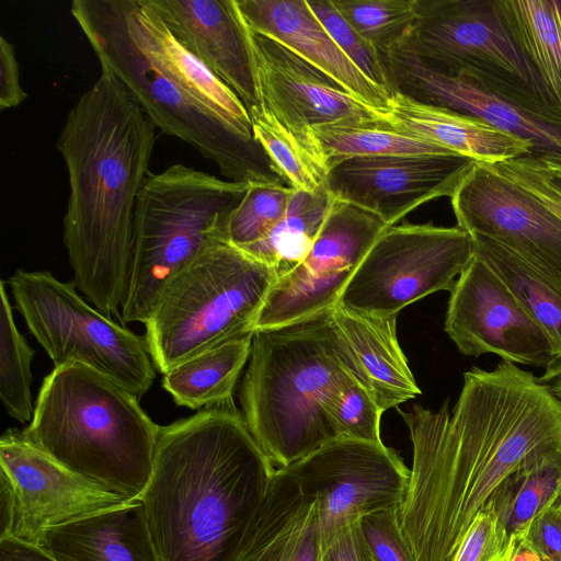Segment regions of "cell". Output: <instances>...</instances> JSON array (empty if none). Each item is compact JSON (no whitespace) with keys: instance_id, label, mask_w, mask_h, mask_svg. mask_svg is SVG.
<instances>
[{"instance_id":"ffe728a7","label":"cell","mask_w":561,"mask_h":561,"mask_svg":"<svg viewBox=\"0 0 561 561\" xmlns=\"http://www.w3.org/2000/svg\"><path fill=\"white\" fill-rule=\"evenodd\" d=\"M172 36L241 100L259 106L248 30L236 0H148Z\"/></svg>"},{"instance_id":"1f68e13d","label":"cell","mask_w":561,"mask_h":561,"mask_svg":"<svg viewBox=\"0 0 561 561\" xmlns=\"http://www.w3.org/2000/svg\"><path fill=\"white\" fill-rule=\"evenodd\" d=\"M561 485V455L527 461L494 489L491 508L508 535L520 537L531 519L556 497Z\"/></svg>"},{"instance_id":"e575fe53","label":"cell","mask_w":561,"mask_h":561,"mask_svg":"<svg viewBox=\"0 0 561 561\" xmlns=\"http://www.w3.org/2000/svg\"><path fill=\"white\" fill-rule=\"evenodd\" d=\"M351 26L379 54L409 36L416 0H332Z\"/></svg>"},{"instance_id":"f35d334b","label":"cell","mask_w":561,"mask_h":561,"mask_svg":"<svg viewBox=\"0 0 561 561\" xmlns=\"http://www.w3.org/2000/svg\"><path fill=\"white\" fill-rule=\"evenodd\" d=\"M493 165L561 219V161L525 156Z\"/></svg>"},{"instance_id":"52a82bcc","label":"cell","mask_w":561,"mask_h":561,"mask_svg":"<svg viewBox=\"0 0 561 561\" xmlns=\"http://www.w3.org/2000/svg\"><path fill=\"white\" fill-rule=\"evenodd\" d=\"M249 184L175 163L149 173L139 192L129 278L119 321L145 323L165 285L213 242Z\"/></svg>"},{"instance_id":"3957f363","label":"cell","mask_w":561,"mask_h":561,"mask_svg":"<svg viewBox=\"0 0 561 561\" xmlns=\"http://www.w3.org/2000/svg\"><path fill=\"white\" fill-rule=\"evenodd\" d=\"M276 470L232 398L160 426L140 501L161 561H237Z\"/></svg>"},{"instance_id":"d4e9b609","label":"cell","mask_w":561,"mask_h":561,"mask_svg":"<svg viewBox=\"0 0 561 561\" xmlns=\"http://www.w3.org/2000/svg\"><path fill=\"white\" fill-rule=\"evenodd\" d=\"M379 117L389 127L479 162L499 163L533 154V145L488 123L392 93Z\"/></svg>"},{"instance_id":"bcb514c9","label":"cell","mask_w":561,"mask_h":561,"mask_svg":"<svg viewBox=\"0 0 561 561\" xmlns=\"http://www.w3.org/2000/svg\"><path fill=\"white\" fill-rule=\"evenodd\" d=\"M13 508L12 488L7 477L0 473V539L11 535Z\"/></svg>"},{"instance_id":"ac0fdd59","label":"cell","mask_w":561,"mask_h":561,"mask_svg":"<svg viewBox=\"0 0 561 561\" xmlns=\"http://www.w3.org/2000/svg\"><path fill=\"white\" fill-rule=\"evenodd\" d=\"M474 162L458 153L348 158L329 168L327 188L390 227L425 203L450 198Z\"/></svg>"},{"instance_id":"ba28073f","label":"cell","mask_w":561,"mask_h":561,"mask_svg":"<svg viewBox=\"0 0 561 561\" xmlns=\"http://www.w3.org/2000/svg\"><path fill=\"white\" fill-rule=\"evenodd\" d=\"M273 267L225 239L213 242L162 289L144 323L162 375L205 351L254 333Z\"/></svg>"},{"instance_id":"c3c4849f","label":"cell","mask_w":561,"mask_h":561,"mask_svg":"<svg viewBox=\"0 0 561 561\" xmlns=\"http://www.w3.org/2000/svg\"><path fill=\"white\" fill-rule=\"evenodd\" d=\"M514 541L515 548L511 561H542L522 537H514Z\"/></svg>"},{"instance_id":"f907efd6","label":"cell","mask_w":561,"mask_h":561,"mask_svg":"<svg viewBox=\"0 0 561 561\" xmlns=\"http://www.w3.org/2000/svg\"><path fill=\"white\" fill-rule=\"evenodd\" d=\"M554 500H557V501L561 502V485H560V488H559V491H558V493H557V495H556Z\"/></svg>"},{"instance_id":"836d02e7","label":"cell","mask_w":561,"mask_h":561,"mask_svg":"<svg viewBox=\"0 0 561 561\" xmlns=\"http://www.w3.org/2000/svg\"><path fill=\"white\" fill-rule=\"evenodd\" d=\"M0 297V397L7 413L25 423L34 413L31 365L35 351L15 325L3 280Z\"/></svg>"},{"instance_id":"9c48e42d","label":"cell","mask_w":561,"mask_h":561,"mask_svg":"<svg viewBox=\"0 0 561 561\" xmlns=\"http://www.w3.org/2000/svg\"><path fill=\"white\" fill-rule=\"evenodd\" d=\"M14 305L54 363H78L113 379L137 397L156 377L145 337L90 306L73 283L48 271L16 270L8 278Z\"/></svg>"},{"instance_id":"60d3db41","label":"cell","mask_w":561,"mask_h":561,"mask_svg":"<svg viewBox=\"0 0 561 561\" xmlns=\"http://www.w3.org/2000/svg\"><path fill=\"white\" fill-rule=\"evenodd\" d=\"M357 523L374 561H416L403 538L398 508L365 515Z\"/></svg>"},{"instance_id":"7dc6e473","label":"cell","mask_w":561,"mask_h":561,"mask_svg":"<svg viewBox=\"0 0 561 561\" xmlns=\"http://www.w3.org/2000/svg\"><path fill=\"white\" fill-rule=\"evenodd\" d=\"M540 380L548 383L554 394L561 400V360L548 367Z\"/></svg>"},{"instance_id":"5b68a950","label":"cell","mask_w":561,"mask_h":561,"mask_svg":"<svg viewBox=\"0 0 561 561\" xmlns=\"http://www.w3.org/2000/svg\"><path fill=\"white\" fill-rule=\"evenodd\" d=\"M138 398L85 365L56 367L45 377L22 434L78 477L139 500L151 474L160 426Z\"/></svg>"},{"instance_id":"7c38bea8","label":"cell","mask_w":561,"mask_h":561,"mask_svg":"<svg viewBox=\"0 0 561 561\" xmlns=\"http://www.w3.org/2000/svg\"><path fill=\"white\" fill-rule=\"evenodd\" d=\"M287 469L317 501L323 543L363 516L398 508L410 469L383 443L335 439Z\"/></svg>"},{"instance_id":"ee69618b","label":"cell","mask_w":561,"mask_h":561,"mask_svg":"<svg viewBox=\"0 0 561 561\" xmlns=\"http://www.w3.org/2000/svg\"><path fill=\"white\" fill-rule=\"evenodd\" d=\"M319 561H374L370 557L358 523H354L323 543Z\"/></svg>"},{"instance_id":"b9f144b4","label":"cell","mask_w":561,"mask_h":561,"mask_svg":"<svg viewBox=\"0 0 561 561\" xmlns=\"http://www.w3.org/2000/svg\"><path fill=\"white\" fill-rule=\"evenodd\" d=\"M520 537L542 561H561V502L553 500Z\"/></svg>"},{"instance_id":"4316f807","label":"cell","mask_w":561,"mask_h":561,"mask_svg":"<svg viewBox=\"0 0 561 561\" xmlns=\"http://www.w3.org/2000/svg\"><path fill=\"white\" fill-rule=\"evenodd\" d=\"M253 334L193 356L163 374L162 386L178 405L203 410L232 398L248 364Z\"/></svg>"},{"instance_id":"83f0119b","label":"cell","mask_w":561,"mask_h":561,"mask_svg":"<svg viewBox=\"0 0 561 561\" xmlns=\"http://www.w3.org/2000/svg\"><path fill=\"white\" fill-rule=\"evenodd\" d=\"M508 35L561 106V21L553 0H494Z\"/></svg>"},{"instance_id":"5bb4252c","label":"cell","mask_w":561,"mask_h":561,"mask_svg":"<svg viewBox=\"0 0 561 561\" xmlns=\"http://www.w3.org/2000/svg\"><path fill=\"white\" fill-rule=\"evenodd\" d=\"M388 227L375 214L333 197L311 251L298 266L277 278L254 331L335 306L362 260Z\"/></svg>"},{"instance_id":"681fc988","label":"cell","mask_w":561,"mask_h":561,"mask_svg":"<svg viewBox=\"0 0 561 561\" xmlns=\"http://www.w3.org/2000/svg\"><path fill=\"white\" fill-rule=\"evenodd\" d=\"M553 3H554V7H556V11L559 15V19L561 21V0H553Z\"/></svg>"},{"instance_id":"d6986e66","label":"cell","mask_w":561,"mask_h":561,"mask_svg":"<svg viewBox=\"0 0 561 561\" xmlns=\"http://www.w3.org/2000/svg\"><path fill=\"white\" fill-rule=\"evenodd\" d=\"M247 30L259 106L309 149L308 131L312 127L380 118L376 111L286 45L248 26Z\"/></svg>"},{"instance_id":"7402d4cb","label":"cell","mask_w":561,"mask_h":561,"mask_svg":"<svg viewBox=\"0 0 561 561\" xmlns=\"http://www.w3.org/2000/svg\"><path fill=\"white\" fill-rule=\"evenodd\" d=\"M322 548L316 499L277 469L237 561H319Z\"/></svg>"},{"instance_id":"f546056e","label":"cell","mask_w":561,"mask_h":561,"mask_svg":"<svg viewBox=\"0 0 561 561\" xmlns=\"http://www.w3.org/2000/svg\"><path fill=\"white\" fill-rule=\"evenodd\" d=\"M474 253L483 260L518 298L549 336L561 360V289L519 255L481 234H471Z\"/></svg>"},{"instance_id":"f6af8a7d","label":"cell","mask_w":561,"mask_h":561,"mask_svg":"<svg viewBox=\"0 0 561 561\" xmlns=\"http://www.w3.org/2000/svg\"><path fill=\"white\" fill-rule=\"evenodd\" d=\"M0 561H57L36 545L13 537L0 539Z\"/></svg>"},{"instance_id":"484cf974","label":"cell","mask_w":561,"mask_h":561,"mask_svg":"<svg viewBox=\"0 0 561 561\" xmlns=\"http://www.w3.org/2000/svg\"><path fill=\"white\" fill-rule=\"evenodd\" d=\"M333 322L350 347L359 377L383 412L414 399L421 390L397 337V316L331 308Z\"/></svg>"},{"instance_id":"e0dca14e","label":"cell","mask_w":561,"mask_h":561,"mask_svg":"<svg viewBox=\"0 0 561 561\" xmlns=\"http://www.w3.org/2000/svg\"><path fill=\"white\" fill-rule=\"evenodd\" d=\"M0 473L13 493L10 537L36 546L49 528L130 502L72 473L15 428L1 436Z\"/></svg>"},{"instance_id":"6da1fadb","label":"cell","mask_w":561,"mask_h":561,"mask_svg":"<svg viewBox=\"0 0 561 561\" xmlns=\"http://www.w3.org/2000/svg\"><path fill=\"white\" fill-rule=\"evenodd\" d=\"M398 412L412 442V467L398 507L416 561H449L494 489L523 463L561 455V400L516 364L463 374L458 400L437 411Z\"/></svg>"},{"instance_id":"4dcf8cb0","label":"cell","mask_w":561,"mask_h":561,"mask_svg":"<svg viewBox=\"0 0 561 561\" xmlns=\"http://www.w3.org/2000/svg\"><path fill=\"white\" fill-rule=\"evenodd\" d=\"M332 199L328 191L311 194L294 190L279 222L263 239L240 249L273 267L277 278L284 276L308 256Z\"/></svg>"},{"instance_id":"7a4b0ae2","label":"cell","mask_w":561,"mask_h":561,"mask_svg":"<svg viewBox=\"0 0 561 561\" xmlns=\"http://www.w3.org/2000/svg\"><path fill=\"white\" fill-rule=\"evenodd\" d=\"M156 126L106 70L73 105L57 140L69 181L64 244L73 284L119 319L133 251L134 214L149 174Z\"/></svg>"},{"instance_id":"277c9868","label":"cell","mask_w":561,"mask_h":561,"mask_svg":"<svg viewBox=\"0 0 561 561\" xmlns=\"http://www.w3.org/2000/svg\"><path fill=\"white\" fill-rule=\"evenodd\" d=\"M351 376L360 379L331 309L254 331L240 389L241 413L276 469L340 438L327 408Z\"/></svg>"},{"instance_id":"d590c367","label":"cell","mask_w":561,"mask_h":561,"mask_svg":"<svg viewBox=\"0 0 561 561\" xmlns=\"http://www.w3.org/2000/svg\"><path fill=\"white\" fill-rule=\"evenodd\" d=\"M294 188L284 184L251 183L230 214L225 240L238 248L263 239L284 217Z\"/></svg>"},{"instance_id":"ab89813d","label":"cell","mask_w":561,"mask_h":561,"mask_svg":"<svg viewBox=\"0 0 561 561\" xmlns=\"http://www.w3.org/2000/svg\"><path fill=\"white\" fill-rule=\"evenodd\" d=\"M514 548V538L485 506L471 522L449 561H511Z\"/></svg>"},{"instance_id":"d6a6232c","label":"cell","mask_w":561,"mask_h":561,"mask_svg":"<svg viewBox=\"0 0 561 561\" xmlns=\"http://www.w3.org/2000/svg\"><path fill=\"white\" fill-rule=\"evenodd\" d=\"M249 115L254 138L288 186L311 194L328 191V172L305 144L263 107Z\"/></svg>"},{"instance_id":"44dd1931","label":"cell","mask_w":561,"mask_h":561,"mask_svg":"<svg viewBox=\"0 0 561 561\" xmlns=\"http://www.w3.org/2000/svg\"><path fill=\"white\" fill-rule=\"evenodd\" d=\"M245 25L286 45L380 115L391 93L370 81L343 54L307 0H236Z\"/></svg>"},{"instance_id":"74e56055","label":"cell","mask_w":561,"mask_h":561,"mask_svg":"<svg viewBox=\"0 0 561 561\" xmlns=\"http://www.w3.org/2000/svg\"><path fill=\"white\" fill-rule=\"evenodd\" d=\"M307 2L343 54L370 81L388 90L380 54L351 26L337 11L333 1L307 0Z\"/></svg>"},{"instance_id":"cb8c5ba5","label":"cell","mask_w":561,"mask_h":561,"mask_svg":"<svg viewBox=\"0 0 561 561\" xmlns=\"http://www.w3.org/2000/svg\"><path fill=\"white\" fill-rule=\"evenodd\" d=\"M37 546L57 561H161L140 499L49 528Z\"/></svg>"},{"instance_id":"f1b7e54d","label":"cell","mask_w":561,"mask_h":561,"mask_svg":"<svg viewBox=\"0 0 561 561\" xmlns=\"http://www.w3.org/2000/svg\"><path fill=\"white\" fill-rule=\"evenodd\" d=\"M309 146L324 169L356 157L456 153L389 127L381 118L316 126Z\"/></svg>"},{"instance_id":"9a60e30c","label":"cell","mask_w":561,"mask_h":561,"mask_svg":"<svg viewBox=\"0 0 561 561\" xmlns=\"http://www.w3.org/2000/svg\"><path fill=\"white\" fill-rule=\"evenodd\" d=\"M444 328L466 356L491 353L545 369L559 360L547 333L476 253L450 290Z\"/></svg>"},{"instance_id":"7bdbcfd3","label":"cell","mask_w":561,"mask_h":561,"mask_svg":"<svg viewBox=\"0 0 561 561\" xmlns=\"http://www.w3.org/2000/svg\"><path fill=\"white\" fill-rule=\"evenodd\" d=\"M27 98L20 82L16 53L3 35L0 36V110L13 108Z\"/></svg>"},{"instance_id":"30bf717a","label":"cell","mask_w":561,"mask_h":561,"mask_svg":"<svg viewBox=\"0 0 561 561\" xmlns=\"http://www.w3.org/2000/svg\"><path fill=\"white\" fill-rule=\"evenodd\" d=\"M405 42L439 72L524 101L559 105L508 35L494 0H416Z\"/></svg>"},{"instance_id":"8d00e7d4","label":"cell","mask_w":561,"mask_h":561,"mask_svg":"<svg viewBox=\"0 0 561 561\" xmlns=\"http://www.w3.org/2000/svg\"><path fill=\"white\" fill-rule=\"evenodd\" d=\"M327 411L340 438L382 443V411L357 376H351L337 388Z\"/></svg>"},{"instance_id":"4fadbf2b","label":"cell","mask_w":561,"mask_h":561,"mask_svg":"<svg viewBox=\"0 0 561 561\" xmlns=\"http://www.w3.org/2000/svg\"><path fill=\"white\" fill-rule=\"evenodd\" d=\"M387 87L412 101L477 117L529 141L530 157L561 161V106L517 100L427 66L404 41L380 54Z\"/></svg>"},{"instance_id":"8992f818","label":"cell","mask_w":561,"mask_h":561,"mask_svg":"<svg viewBox=\"0 0 561 561\" xmlns=\"http://www.w3.org/2000/svg\"><path fill=\"white\" fill-rule=\"evenodd\" d=\"M70 12L101 70L126 88L156 128L211 160L226 180L286 185L262 145L172 81L133 38L122 0H73Z\"/></svg>"},{"instance_id":"8fae6325","label":"cell","mask_w":561,"mask_h":561,"mask_svg":"<svg viewBox=\"0 0 561 561\" xmlns=\"http://www.w3.org/2000/svg\"><path fill=\"white\" fill-rule=\"evenodd\" d=\"M472 236L459 226L388 227L368 250L336 305L358 312L398 316L407 306L451 290L474 256Z\"/></svg>"},{"instance_id":"603a6c76","label":"cell","mask_w":561,"mask_h":561,"mask_svg":"<svg viewBox=\"0 0 561 561\" xmlns=\"http://www.w3.org/2000/svg\"><path fill=\"white\" fill-rule=\"evenodd\" d=\"M122 5L133 38L172 81L242 134L254 137L241 100L172 36L148 0H122Z\"/></svg>"},{"instance_id":"2e32d148","label":"cell","mask_w":561,"mask_h":561,"mask_svg":"<svg viewBox=\"0 0 561 561\" xmlns=\"http://www.w3.org/2000/svg\"><path fill=\"white\" fill-rule=\"evenodd\" d=\"M450 205L457 226L510 249L561 289V219L493 164L476 161Z\"/></svg>"}]
</instances>
